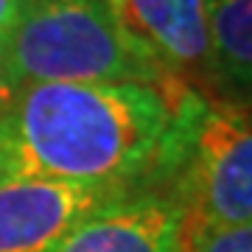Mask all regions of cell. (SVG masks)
<instances>
[{
    "mask_svg": "<svg viewBox=\"0 0 252 252\" xmlns=\"http://www.w3.org/2000/svg\"><path fill=\"white\" fill-rule=\"evenodd\" d=\"M190 90L140 81L39 84L0 109V182L143 188L174 174Z\"/></svg>",
    "mask_w": 252,
    "mask_h": 252,
    "instance_id": "obj_1",
    "label": "cell"
},
{
    "mask_svg": "<svg viewBox=\"0 0 252 252\" xmlns=\"http://www.w3.org/2000/svg\"><path fill=\"white\" fill-rule=\"evenodd\" d=\"M250 115H252V107H250Z\"/></svg>",
    "mask_w": 252,
    "mask_h": 252,
    "instance_id": "obj_10",
    "label": "cell"
},
{
    "mask_svg": "<svg viewBox=\"0 0 252 252\" xmlns=\"http://www.w3.org/2000/svg\"><path fill=\"white\" fill-rule=\"evenodd\" d=\"M188 252H252V224L196 235Z\"/></svg>",
    "mask_w": 252,
    "mask_h": 252,
    "instance_id": "obj_8",
    "label": "cell"
},
{
    "mask_svg": "<svg viewBox=\"0 0 252 252\" xmlns=\"http://www.w3.org/2000/svg\"><path fill=\"white\" fill-rule=\"evenodd\" d=\"M168 84L126 45L101 0H34L0 36V109L39 84Z\"/></svg>",
    "mask_w": 252,
    "mask_h": 252,
    "instance_id": "obj_2",
    "label": "cell"
},
{
    "mask_svg": "<svg viewBox=\"0 0 252 252\" xmlns=\"http://www.w3.org/2000/svg\"><path fill=\"white\" fill-rule=\"evenodd\" d=\"M31 3H34V0H0V36L17 23V17L31 6Z\"/></svg>",
    "mask_w": 252,
    "mask_h": 252,
    "instance_id": "obj_9",
    "label": "cell"
},
{
    "mask_svg": "<svg viewBox=\"0 0 252 252\" xmlns=\"http://www.w3.org/2000/svg\"><path fill=\"white\" fill-rule=\"evenodd\" d=\"M174 171L177 196L196 235L252 224V115L250 109L188 93Z\"/></svg>",
    "mask_w": 252,
    "mask_h": 252,
    "instance_id": "obj_3",
    "label": "cell"
},
{
    "mask_svg": "<svg viewBox=\"0 0 252 252\" xmlns=\"http://www.w3.org/2000/svg\"><path fill=\"white\" fill-rule=\"evenodd\" d=\"M213 98L252 107V0H213Z\"/></svg>",
    "mask_w": 252,
    "mask_h": 252,
    "instance_id": "obj_7",
    "label": "cell"
},
{
    "mask_svg": "<svg viewBox=\"0 0 252 252\" xmlns=\"http://www.w3.org/2000/svg\"><path fill=\"white\" fill-rule=\"evenodd\" d=\"M188 210L177 193L129 190L84 216L54 252H188Z\"/></svg>",
    "mask_w": 252,
    "mask_h": 252,
    "instance_id": "obj_5",
    "label": "cell"
},
{
    "mask_svg": "<svg viewBox=\"0 0 252 252\" xmlns=\"http://www.w3.org/2000/svg\"><path fill=\"white\" fill-rule=\"evenodd\" d=\"M137 188L0 182V252H54L93 210Z\"/></svg>",
    "mask_w": 252,
    "mask_h": 252,
    "instance_id": "obj_6",
    "label": "cell"
},
{
    "mask_svg": "<svg viewBox=\"0 0 252 252\" xmlns=\"http://www.w3.org/2000/svg\"><path fill=\"white\" fill-rule=\"evenodd\" d=\"M149 67L168 84L213 98V0H101Z\"/></svg>",
    "mask_w": 252,
    "mask_h": 252,
    "instance_id": "obj_4",
    "label": "cell"
}]
</instances>
